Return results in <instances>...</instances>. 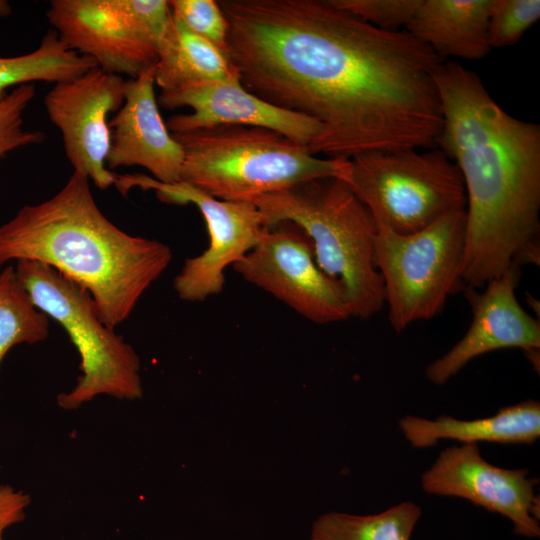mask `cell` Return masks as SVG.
Masks as SVG:
<instances>
[{
    "label": "cell",
    "mask_w": 540,
    "mask_h": 540,
    "mask_svg": "<svg viewBox=\"0 0 540 540\" xmlns=\"http://www.w3.org/2000/svg\"><path fill=\"white\" fill-rule=\"evenodd\" d=\"M228 58L242 86L316 120L313 155L426 148L443 118L444 60L406 31L376 28L333 0H220Z\"/></svg>",
    "instance_id": "1"
},
{
    "label": "cell",
    "mask_w": 540,
    "mask_h": 540,
    "mask_svg": "<svg viewBox=\"0 0 540 540\" xmlns=\"http://www.w3.org/2000/svg\"><path fill=\"white\" fill-rule=\"evenodd\" d=\"M434 81L443 118L436 144L466 191L463 280L476 289L539 260L540 126L507 113L457 61L443 60Z\"/></svg>",
    "instance_id": "2"
},
{
    "label": "cell",
    "mask_w": 540,
    "mask_h": 540,
    "mask_svg": "<svg viewBox=\"0 0 540 540\" xmlns=\"http://www.w3.org/2000/svg\"><path fill=\"white\" fill-rule=\"evenodd\" d=\"M160 241L130 235L98 208L86 175L73 172L52 198L25 205L0 226V264H46L85 289L115 329L170 264Z\"/></svg>",
    "instance_id": "3"
},
{
    "label": "cell",
    "mask_w": 540,
    "mask_h": 540,
    "mask_svg": "<svg viewBox=\"0 0 540 540\" xmlns=\"http://www.w3.org/2000/svg\"><path fill=\"white\" fill-rule=\"evenodd\" d=\"M250 202L266 228L291 222L304 231L317 265L341 285L350 317L367 319L382 310L384 286L375 264L377 225L344 180L316 178Z\"/></svg>",
    "instance_id": "4"
},
{
    "label": "cell",
    "mask_w": 540,
    "mask_h": 540,
    "mask_svg": "<svg viewBox=\"0 0 540 540\" xmlns=\"http://www.w3.org/2000/svg\"><path fill=\"white\" fill-rule=\"evenodd\" d=\"M183 149L180 181L220 200L248 201L322 177L346 181L351 161L311 154L261 127L220 125L171 133Z\"/></svg>",
    "instance_id": "5"
},
{
    "label": "cell",
    "mask_w": 540,
    "mask_h": 540,
    "mask_svg": "<svg viewBox=\"0 0 540 540\" xmlns=\"http://www.w3.org/2000/svg\"><path fill=\"white\" fill-rule=\"evenodd\" d=\"M15 270L34 305L66 330L81 358L82 375L71 391L58 395V405L74 410L98 395L140 399V359L103 323L90 294L40 262L19 260Z\"/></svg>",
    "instance_id": "6"
},
{
    "label": "cell",
    "mask_w": 540,
    "mask_h": 540,
    "mask_svg": "<svg viewBox=\"0 0 540 540\" xmlns=\"http://www.w3.org/2000/svg\"><path fill=\"white\" fill-rule=\"evenodd\" d=\"M376 225L375 264L389 323L400 333L414 322L438 315L451 295L464 290L466 209L447 213L410 234Z\"/></svg>",
    "instance_id": "7"
},
{
    "label": "cell",
    "mask_w": 540,
    "mask_h": 540,
    "mask_svg": "<svg viewBox=\"0 0 540 540\" xmlns=\"http://www.w3.org/2000/svg\"><path fill=\"white\" fill-rule=\"evenodd\" d=\"M345 181L372 214L398 234L429 226L466 209V191L457 165L440 149L374 150L350 159Z\"/></svg>",
    "instance_id": "8"
},
{
    "label": "cell",
    "mask_w": 540,
    "mask_h": 540,
    "mask_svg": "<svg viewBox=\"0 0 540 540\" xmlns=\"http://www.w3.org/2000/svg\"><path fill=\"white\" fill-rule=\"evenodd\" d=\"M47 17L70 49L135 78L156 64L171 10L165 0H53Z\"/></svg>",
    "instance_id": "9"
},
{
    "label": "cell",
    "mask_w": 540,
    "mask_h": 540,
    "mask_svg": "<svg viewBox=\"0 0 540 540\" xmlns=\"http://www.w3.org/2000/svg\"><path fill=\"white\" fill-rule=\"evenodd\" d=\"M114 185L122 195L134 187L151 189L164 203L193 204L201 212L209 245L202 254L187 259L174 279V289L184 301L201 302L221 293L226 268L251 251L267 229L253 203L216 199L181 181L166 184L144 174H128L117 176Z\"/></svg>",
    "instance_id": "10"
},
{
    "label": "cell",
    "mask_w": 540,
    "mask_h": 540,
    "mask_svg": "<svg viewBox=\"0 0 540 540\" xmlns=\"http://www.w3.org/2000/svg\"><path fill=\"white\" fill-rule=\"evenodd\" d=\"M233 269L316 324L350 317L341 285L320 269L310 238L291 222L267 228Z\"/></svg>",
    "instance_id": "11"
},
{
    "label": "cell",
    "mask_w": 540,
    "mask_h": 540,
    "mask_svg": "<svg viewBox=\"0 0 540 540\" xmlns=\"http://www.w3.org/2000/svg\"><path fill=\"white\" fill-rule=\"evenodd\" d=\"M537 483L527 469H506L489 463L477 443L442 450L421 476V487L427 494L463 498L505 516L513 532L526 538L540 536Z\"/></svg>",
    "instance_id": "12"
},
{
    "label": "cell",
    "mask_w": 540,
    "mask_h": 540,
    "mask_svg": "<svg viewBox=\"0 0 540 540\" xmlns=\"http://www.w3.org/2000/svg\"><path fill=\"white\" fill-rule=\"evenodd\" d=\"M124 84L122 76L96 66L77 78L55 83L44 99L49 119L62 133L74 171L103 190L116 180L106 168L111 145L107 118L121 108Z\"/></svg>",
    "instance_id": "13"
},
{
    "label": "cell",
    "mask_w": 540,
    "mask_h": 540,
    "mask_svg": "<svg viewBox=\"0 0 540 540\" xmlns=\"http://www.w3.org/2000/svg\"><path fill=\"white\" fill-rule=\"evenodd\" d=\"M521 269L512 264L500 276L490 280L478 293L465 286L464 293L472 308V322L464 336L443 356L430 363L425 375L436 385H443L472 359L485 353L520 348L536 364L540 349V325L520 306L515 289Z\"/></svg>",
    "instance_id": "14"
},
{
    "label": "cell",
    "mask_w": 540,
    "mask_h": 540,
    "mask_svg": "<svg viewBox=\"0 0 540 540\" xmlns=\"http://www.w3.org/2000/svg\"><path fill=\"white\" fill-rule=\"evenodd\" d=\"M158 105L171 110L190 107L166 123L171 133H184L220 125L261 127L276 131L308 147L321 132L314 119L274 106L248 92L240 80L209 82L161 92Z\"/></svg>",
    "instance_id": "15"
},
{
    "label": "cell",
    "mask_w": 540,
    "mask_h": 540,
    "mask_svg": "<svg viewBox=\"0 0 540 540\" xmlns=\"http://www.w3.org/2000/svg\"><path fill=\"white\" fill-rule=\"evenodd\" d=\"M155 65L125 80L124 102L110 120L109 168L141 166L159 182L180 181L184 153L163 121L154 92Z\"/></svg>",
    "instance_id": "16"
},
{
    "label": "cell",
    "mask_w": 540,
    "mask_h": 540,
    "mask_svg": "<svg viewBox=\"0 0 540 540\" xmlns=\"http://www.w3.org/2000/svg\"><path fill=\"white\" fill-rule=\"evenodd\" d=\"M405 439L416 449L436 446L439 440L462 443L532 444L540 436V403L527 399L503 407L489 417L460 420L448 415L435 420L406 415L399 421Z\"/></svg>",
    "instance_id": "17"
},
{
    "label": "cell",
    "mask_w": 540,
    "mask_h": 540,
    "mask_svg": "<svg viewBox=\"0 0 540 540\" xmlns=\"http://www.w3.org/2000/svg\"><path fill=\"white\" fill-rule=\"evenodd\" d=\"M493 0H421L405 31L441 58H484Z\"/></svg>",
    "instance_id": "18"
},
{
    "label": "cell",
    "mask_w": 540,
    "mask_h": 540,
    "mask_svg": "<svg viewBox=\"0 0 540 540\" xmlns=\"http://www.w3.org/2000/svg\"><path fill=\"white\" fill-rule=\"evenodd\" d=\"M232 80H240V76L228 56L171 13L154 71L161 92Z\"/></svg>",
    "instance_id": "19"
},
{
    "label": "cell",
    "mask_w": 540,
    "mask_h": 540,
    "mask_svg": "<svg viewBox=\"0 0 540 540\" xmlns=\"http://www.w3.org/2000/svg\"><path fill=\"white\" fill-rule=\"evenodd\" d=\"M96 66L90 57L70 49L54 29L49 30L34 51L15 57L0 56V100L11 86L35 81L55 84L77 78Z\"/></svg>",
    "instance_id": "20"
},
{
    "label": "cell",
    "mask_w": 540,
    "mask_h": 540,
    "mask_svg": "<svg viewBox=\"0 0 540 540\" xmlns=\"http://www.w3.org/2000/svg\"><path fill=\"white\" fill-rule=\"evenodd\" d=\"M421 515L410 501L369 515L331 511L313 522L310 540H410Z\"/></svg>",
    "instance_id": "21"
},
{
    "label": "cell",
    "mask_w": 540,
    "mask_h": 540,
    "mask_svg": "<svg viewBox=\"0 0 540 540\" xmlns=\"http://www.w3.org/2000/svg\"><path fill=\"white\" fill-rule=\"evenodd\" d=\"M48 334V316L34 305L15 268L7 266L0 272V363L14 345L35 344Z\"/></svg>",
    "instance_id": "22"
},
{
    "label": "cell",
    "mask_w": 540,
    "mask_h": 540,
    "mask_svg": "<svg viewBox=\"0 0 540 540\" xmlns=\"http://www.w3.org/2000/svg\"><path fill=\"white\" fill-rule=\"evenodd\" d=\"M539 18V0H493L488 24L491 48L515 45Z\"/></svg>",
    "instance_id": "23"
},
{
    "label": "cell",
    "mask_w": 540,
    "mask_h": 540,
    "mask_svg": "<svg viewBox=\"0 0 540 540\" xmlns=\"http://www.w3.org/2000/svg\"><path fill=\"white\" fill-rule=\"evenodd\" d=\"M33 84L17 86L0 100V159L8 153L44 140L41 131L24 128L23 114L34 98Z\"/></svg>",
    "instance_id": "24"
},
{
    "label": "cell",
    "mask_w": 540,
    "mask_h": 540,
    "mask_svg": "<svg viewBox=\"0 0 540 540\" xmlns=\"http://www.w3.org/2000/svg\"><path fill=\"white\" fill-rule=\"evenodd\" d=\"M173 16L228 56V23L218 1H168Z\"/></svg>",
    "instance_id": "25"
},
{
    "label": "cell",
    "mask_w": 540,
    "mask_h": 540,
    "mask_svg": "<svg viewBox=\"0 0 540 540\" xmlns=\"http://www.w3.org/2000/svg\"><path fill=\"white\" fill-rule=\"evenodd\" d=\"M368 24L386 31L406 27L421 0H333Z\"/></svg>",
    "instance_id": "26"
},
{
    "label": "cell",
    "mask_w": 540,
    "mask_h": 540,
    "mask_svg": "<svg viewBox=\"0 0 540 540\" xmlns=\"http://www.w3.org/2000/svg\"><path fill=\"white\" fill-rule=\"evenodd\" d=\"M30 496L10 485H0V540L10 526L24 520Z\"/></svg>",
    "instance_id": "27"
}]
</instances>
